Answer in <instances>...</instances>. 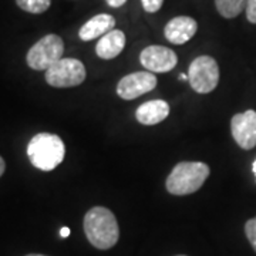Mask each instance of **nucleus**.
Listing matches in <instances>:
<instances>
[{
    "mask_svg": "<svg viewBox=\"0 0 256 256\" xmlns=\"http://www.w3.org/2000/svg\"><path fill=\"white\" fill-rule=\"evenodd\" d=\"M84 232L92 246L107 250L120 238L118 222L116 215L104 206H94L84 216Z\"/></svg>",
    "mask_w": 256,
    "mask_h": 256,
    "instance_id": "nucleus-1",
    "label": "nucleus"
},
{
    "mask_svg": "<svg viewBox=\"0 0 256 256\" xmlns=\"http://www.w3.org/2000/svg\"><path fill=\"white\" fill-rule=\"evenodd\" d=\"M66 146L62 138L50 132H40L30 140L28 156L32 165L40 171H53L63 162Z\"/></svg>",
    "mask_w": 256,
    "mask_h": 256,
    "instance_id": "nucleus-2",
    "label": "nucleus"
},
{
    "mask_svg": "<svg viewBox=\"0 0 256 256\" xmlns=\"http://www.w3.org/2000/svg\"><path fill=\"white\" fill-rule=\"evenodd\" d=\"M210 166L200 161H184L174 166L166 178V190L172 195L184 196L196 192L210 176Z\"/></svg>",
    "mask_w": 256,
    "mask_h": 256,
    "instance_id": "nucleus-3",
    "label": "nucleus"
},
{
    "mask_svg": "<svg viewBox=\"0 0 256 256\" xmlns=\"http://www.w3.org/2000/svg\"><path fill=\"white\" fill-rule=\"evenodd\" d=\"M64 53L63 38L57 34H47L33 44L28 52V66L37 72H46L48 67L57 63Z\"/></svg>",
    "mask_w": 256,
    "mask_h": 256,
    "instance_id": "nucleus-4",
    "label": "nucleus"
},
{
    "mask_svg": "<svg viewBox=\"0 0 256 256\" xmlns=\"http://www.w3.org/2000/svg\"><path fill=\"white\" fill-rule=\"evenodd\" d=\"M188 80L192 90L200 94L214 92L220 82V67L214 57L200 56L190 64Z\"/></svg>",
    "mask_w": 256,
    "mask_h": 256,
    "instance_id": "nucleus-5",
    "label": "nucleus"
},
{
    "mask_svg": "<svg viewBox=\"0 0 256 256\" xmlns=\"http://www.w3.org/2000/svg\"><path fill=\"white\" fill-rule=\"evenodd\" d=\"M86 67L77 58H60L46 70V82L52 87L68 88L80 86L86 80Z\"/></svg>",
    "mask_w": 256,
    "mask_h": 256,
    "instance_id": "nucleus-6",
    "label": "nucleus"
},
{
    "mask_svg": "<svg viewBox=\"0 0 256 256\" xmlns=\"http://www.w3.org/2000/svg\"><path fill=\"white\" fill-rule=\"evenodd\" d=\"M156 87V77L151 72H137L120 80L117 94L122 100H134Z\"/></svg>",
    "mask_w": 256,
    "mask_h": 256,
    "instance_id": "nucleus-7",
    "label": "nucleus"
},
{
    "mask_svg": "<svg viewBox=\"0 0 256 256\" xmlns=\"http://www.w3.org/2000/svg\"><path fill=\"white\" fill-rule=\"evenodd\" d=\"M140 62L151 73H168L176 66L178 57L168 47L148 46L141 52Z\"/></svg>",
    "mask_w": 256,
    "mask_h": 256,
    "instance_id": "nucleus-8",
    "label": "nucleus"
},
{
    "mask_svg": "<svg viewBox=\"0 0 256 256\" xmlns=\"http://www.w3.org/2000/svg\"><path fill=\"white\" fill-rule=\"evenodd\" d=\"M230 131L242 150H252L256 146V111L248 110L234 116L230 120Z\"/></svg>",
    "mask_w": 256,
    "mask_h": 256,
    "instance_id": "nucleus-9",
    "label": "nucleus"
},
{
    "mask_svg": "<svg viewBox=\"0 0 256 256\" xmlns=\"http://www.w3.org/2000/svg\"><path fill=\"white\" fill-rule=\"evenodd\" d=\"M198 24L195 18L188 16H178L170 20L164 28L165 38L172 44H184L195 36Z\"/></svg>",
    "mask_w": 256,
    "mask_h": 256,
    "instance_id": "nucleus-10",
    "label": "nucleus"
},
{
    "mask_svg": "<svg viewBox=\"0 0 256 256\" xmlns=\"http://www.w3.org/2000/svg\"><path fill=\"white\" fill-rule=\"evenodd\" d=\"M170 114V106L164 100H151L141 104L136 111V118L142 126H156Z\"/></svg>",
    "mask_w": 256,
    "mask_h": 256,
    "instance_id": "nucleus-11",
    "label": "nucleus"
},
{
    "mask_svg": "<svg viewBox=\"0 0 256 256\" xmlns=\"http://www.w3.org/2000/svg\"><path fill=\"white\" fill-rule=\"evenodd\" d=\"M114 28H116V18L111 14L101 13L82 24L78 32V36L82 42H90L97 37H102L104 34H107L108 32L114 30Z\"/></svg>",
    "mask_w": 256,
    "mask_h": 256,
    "instance_id": "nucleus-12",
    "label": "nucleus"
},
{
    "mask_svg": "<svg viewBox=\"0 0 256 256\" xmlns=\"http://www.w3.org/2000/svg\"><path fill=\"white\" fill-rule=\"evenodd\" d=\"M126 47V34L121 30H111L107 34L101 37L96 46V53L100 58L111 60L124 50Z\"/></svg>",
    "mask_w": 256,
    "mask_h": 256,
    "instance_id": "nucleus-13",
    "label": "nucleus"
},
{
    "mask_svg": "<svg viewBox=\"0 0 256 256\" xmlns=\"http://www.w3.org/2000/svg\"><path fill=\"white\" fill-rule=\"evenodd\" d=\"M248 0H215L216 10L222 18H234L246 8Z\"/></svg>",
    "mask_w": 256,
    "mask_h": 256,
    "instance_id": "nucleus-14",
    "label": "nucleus"
},
{
    "mask_svg": "<svg viewBox=\"0 0 256 256\" xmlns=\"http://www.w3.org/2000/svg\"><path fill=\"white\" fill-rule=\"evenodd\" d=\"M16 3L20 9L28 12V13L40 14V13H44L50 8L52 0H16Z\"/></svg>",
    "mask_w": 256,
    "mask_h": 256,
    "instance_id": "nucleus-15",
    "label": "nucleus"
},
{
    "mask_svg": "<svg viewBox=\"0 0 256 256\" xmlns=\"http://www.w3.org/2000/svg\"><path fill=\"white\" fill-rule=\"evenodd\" d=\"M245 234H246L249 244L252 245L254 250L256 252V216L252 218V220H249L245 224Z\"/></svg>",
    "mask_w": 256,
    "mask_h": 256,
    "instance_id": "nucleus-16",
    "label": "nucleus"
},
{
    "mask_svg": "<svg viewBox=\"0 0 256 256\" xmlns=\"http://www.w3.org/2000/svg\"><path fill=\"white\" fill-rule=\"evenodd\" d=\"M141 3H142V8H144L146 12H148V13H156V12L161 9L164 0H141Z\"/></svg>",
    "mask_w": 256,
    "mask_h": 256,
    "instance_id": "nucleus-17",
    "label": "nucleus"
},
{
    "mask_svg": "<svg viewBox=\"0 0 256 256\" xmlns=\"http://www.w3.org/2000/svg\"><path fill=\"white\" fill-rule=\"evenodd\" d=\"M246 18L252 23L256 24V0H248L246 2Z\"/></svg>",
    "mask_w": 256,
    "mask_h": 256,
    "instance_id": "nucleus-18",
    "label": "nucleus"
},
{
    "mask_svg": "<svg viewBox=\"0 0 256 256\" xmlns=\"http://www.w3.org/2000/svg\"><path fill=\"white\" fill-rule=\"evenodd\" d=\"M106 2H107V4L111 6V8H121L122 4H126L127 0H106Z\"/></svg>",
    "mask_w": 256,
    "mask_h": 256,
    "instance_id": "nucleus-19",
    "label": "nucleus"
},
{
    "mask_svg": "<svg viewBox=\"0 0 256 256\" xmlns=\"http://www.w3.org/2000/svg\"><path fill=\"white\" fill-rule=\"evenodd\" d=\"M70 228H67V226H63V228L60 229V236L62 238H67V236H70Z\"/></svg>",
    "mask_w": 256,
    "mask_h": 256,
    "instance_id": "nucleus-20",
    "label": "nucleus"
},
{
    "mask_svg": "<svg viewBox=\"0 0 256 256\" xmlns=\"http://www.w3.org/2000/svg\"><path fill=\"white\" fill-rule=\"evenodd\" d=\"M4 170H6V164H4V160L0 156V176L4 174Z\"/></svg>",
    "mask_w": 256,
    "mask_h": 256,
    "instance_id": "nucleus-21",
    "label": "nucleus"
},
{
    "mask_svg": "<svg viewBox=\"0 0 256 256\" xmlns=\"http://www.w3.org/2000/svg\"><path fill=\"white\" fill-rule=\"evenodd\" d=\"M180 80H181V82L188 80V76H186V74H180Z\"/></svg>",
    "mask_w": 256,
    "mask_h": 256,
    "instance_id": "nucleus-22",
    "label": "nucleus"
},
{
    "mask_svg": "<svg viewBox=\"0 0 256 256\" xmlns=\"http://www.w3.org/2000/svg\"><path fill=\"white\" fill-rule=\"evenodd\" d=\"M252 170H254V174H255L256 176V160H255V162H254V165H252Z\"/></svg>",
    "mask_w": 256,
    "mask_h": 256,
    "instance_id": "nucleus-23",
    "label": "nucleus"
},
{
    "mask_svg": "<svg viewBox=\"0 0 256 256\" xmlns=\"http://www.w3.org/2000/svg\"><path fill=\"white\" fill-rule=\"evenodd\" d=\"M26 256H47V255H40V254H30V255H26Z\"/></svg>",
    "mask_w": 256,
    "mask_h": 256,
    "instance_id": "nucleus-24",
    "label": "nucleus"
},
{
    "mask_svg": "<svg viewBox=\"0 0 256 256\" xmlns=\"http://www.w3.org/2000/svg\"><path fill=\"white\" fill-rule=\"evenodd\" d=\"M178 256H185V255H178Z\"/></svg>",
    "mask_w": 256,
    "mask_h": 256,
    "instance_id": "nucleus-25",
    "label": "nucleus"
}]
</instances>
